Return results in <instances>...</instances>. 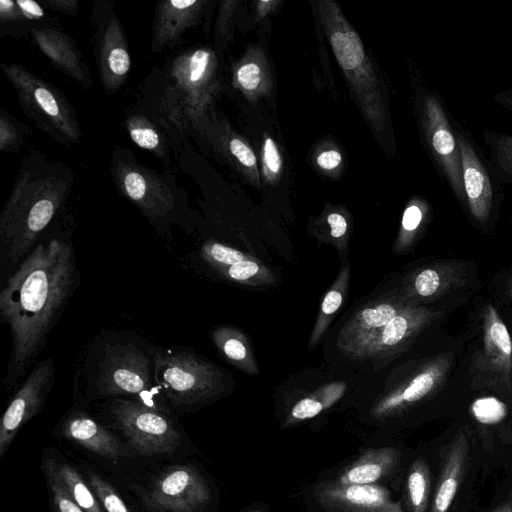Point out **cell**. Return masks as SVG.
<instances>
[{"label":"cell","instance_id":"6da1fadb","mask_svg":"<svg viewBox=\"0 0 512 512\" xmlns=\"http://www.w3.org/2000/svg\"><path fill=\"white\" fill-rule=\"evenodd\" d=\"M72 242L38 243L0 292V317L11 336L3 384L11 389L43 350L48 335L79 284Z\"/></svg>","mask_w":512,"mask_h":512},{"label":"cell","instance_id":"7a4b0ae2","mask_svg":"<svg viewBox=\"0 0 512 512\" xmlns=\"http://www.w3.org/2000/svg\"><path fill=\"white\" fill-rule=\"evenodd\" d=\"M71 170L34 153L23 159L13 189L0 215L1 252L20 265L38 244L72 187Z\"/></svg>","mask_w":512,"mask_h":512},{"label":"cell","instance_id":"3957f363","mask_svg":"<svg viewBox=\"0 0 512 512\" xmlns=\"http://www.w3.org/2000/svg\"><path fill=\"white\" fill-rule=\"evenodd\" d=\"M154 352L153 346L132 332L103 331L95 336L84 363L87 397L131 399L162 410Z\"/></svg>","mask_w":512,"mask_h":512},{"label":"cell","instance_id":"277c9868","mask_svg":"<svg viewBox=\"0 0 512 512\" xmlns=\"http://www.w3.org/2000/svg\"><path fill=\"white\" fill-rule=\"evenodd\" d=\"M153 362L160 394L174 408L192 409L225 391L223 370L188 348H155Z\"/></svg>","mask_w":512,"mask_h":512},{"label":"cell","instance_id":"5b68a950","mask_svg":"<svg viewBox=\"0 0 512 512\" xmlns=\"http://www.w3.org/2000/svg\"><path fill=\"white\" fill-rule=\"evenodd\" d=\"M461 154L465 214L479 230L489 232L497 223L504 191L494 167L472 133L452 119Z\"/></svg>","mask_w":512,"mask_h":512},{"label":"cell","instance_id":"8992f818","mask_svg":"<svg viewBox=\"0 0 512 512\" xmlns=\"http://www.w3.org/2000/svg\"><path fill=\"white\" fill-rule=\"evenodd\" d=\"M23 112L45 133L63 144L79 143L80 125L66 97L24 67L2 65Z\"/></svg>","mask_w":512,"mask_h":512},{"label":"cell","instance_id":"52a82bcc","mask_svg":"<svg viewBox=\"0 0 512 512\" xmlns=\"http://www.w3.org/2000/svg\"><path fill=\"white\" fill-rule=\"evenodd\" d=\"M418 96L420 125L428 153L438 174L464 211L462 162L452 123L454 116L438 93L420 88Z\"/></svg>","mask_w":512,"mask_h":512},{"label":"cell","instance_id":"ba28073f","mask_svg":"<svg viewBox=\"0 0 512 512\" xmlns=\"http://www.w3.org/2000/svg\"><path fill=\"white\" fill-rule=\"evenodd\" d=\"M108 410L138 454H169L180 444L179 430L161 409L131 399L116 398L109 403Z\"/></svg>","mask_w":512,"mask_h":512},{"label":"cell","instance_id":"9c48e42d","mask_svg":"<svg viewBox=\"0 0 512 512\" xmlns=\"http://www.w3.org/2000/svg\"><path fill=\"white\" fill-rule=\"evenodd\" d=\"M114 152L111 171L123 196L133 202L150 221L165 220L176 209V195L159 175L139 164L130 153Z\"/></svg>","mask_w":512,"mask_h":512},{"label":"cell","instance_id":"30bf717a","mask_svg":"<svg viewBox=\"0 0 512 512\" xmlns=\"http://www.w3.org/2000/svg\"><path fill=\"white\" fill-rule=\"evenodd\" d=\"M469 372L474 387L510 389L512 384V339L491 303L481 314V347L471 360Z\"/></svg>","mask_w":512,"mask_h":512},{"label":"cell","instance_id":"8fae6325","mask_svg":"<svg viewBox=\"0 0 512 512\" xmlns=\"http://www.w3.org/2000/svg\"><path fill=\"white\" fill-rule=\"evenodd\" d=\"M151 512H199L211 499L204 477L189 465L166 469L143 496Z\"/></svg>","mask_w":512,"mask_h":512},{"label":"cell","instance_id":"7c38bea8","mask_svg":"<svg viewBox=\"0 0 512 512\" xmlns=\"http://www.w3.org/2000/svg\"><path fill=\"white\" fill-rule=\"evenodd\" d=\"M95 59L101 84L107 94H114L126 81L131 59L122 25L114 11L105 6L93 9Z\"/></svg>","mask_w":512,"mask_h":512},{"label":"cell","instance_id":"4fadbf2b","mask_svg":"<svg viewBox=\"0 0 512 512\" xmlns=\"http://www.w3.org/2000/svg\"><path fill=\"white\" fill-rule=\"evenodd\" d=\"M55 383V365L51 358L37 363L10 400L0 424L2 458L18 430L43 406Z\"/></svg>","mask_w":512,"mask_h":512},{"label":"cell","instance_id":"5bb4252c","mask_svg":"<svg viewBox=\"0 0 512 512\" xmlns=\"http://www.w3.org/2000/svg\"><path fill=\"white\" fill-rule=\"evenodd\" d=\"M442 312L423 305H410L374 336L353 347L348 355L360 359H380L406 348Z\"/></svg>","mask_w":512,"mask_h":512},{"label":"cell","instance_id":"9a60e30c","mask_svg":"<svg viewBox=\"0 0 512 512\" xmlns=\"http://www.w3.org/2000/svg\"><path fill=\"white\" fill-rule=\"evenodd\" d=\"M452 359V353H442L423 363L374 403L372 415L375 418L393 416L436 393L447 379Z\"/></svg>","mask_w":512,"mask_h":512},{"label":"cell","instance_id":"2e32d148","mask_svg":"<svg viewBox=\"0 0 512 512\" xmlns=\"http://www.w3.org/2000/svg\"><path fill=\"white\" fill-rule=\"evenodd\" d=\"M467 267L460 261H438L411 271L398 294L412 305L434 301L465 284Z\"/></svg>","mask_w":512,"mask_h":512},{"label":"cell","instance_id":"e0dca14e","mask_svg":"<svg viewBox=\"0 0 512 512\" xmlns=\"http://www.w3.org/2000/svg\"><path fill=\"white\" fill-rule=\"evenodd\" d=\"M316 500L325 508L339 512H404L399 501L377 484L341 485L327 483L316 488Z\"/></svg>","mask_w":512,"mask_h":512},{"label":"cell","instance_id":"ac0fdd59","mask_svg":"<svg viewBox=\"0 0 512 512\" xmlns=\"http://www.w3.org/2000/svg\"><path fill=\"white\" fill-rule=\"evenodd\" d=\"M412 304L398 292L384 295L355 312L338 334V346L347 353L360 342L374 336L401 311Z\"/></svg>","mask_w":512,"mask_h":512},{"label":"cell","instance_id":"d6986e66","mask_svg":"<svg viewBox=\"0 0 512 512\" xmlns=\"http://www.w3.org/2000/svg\"><path fill=\"white\" fill-rule=\"evenodd\" d=\"M61 431L66 439L109 460H118L124 454L117 438L83 410L69 412Z\"/></svg>","mask_w":512,"mask_h":512},{"label":"cell","instance_id":"ffe728a7","mask_svg":"<svg viewBox=\"0 0 512 512\" xmlns=\"http://www.w3.org/2000/svg\"><path fill=\"white\" fill-rule=\"evenodd\" d=\"M31 34L39 49L56 67L84 87L91 85L89 69L67 35L50 27L34 28Z\"/></svg>","mask_w":512,"mask_h":512},{"label":"cell","instance_id":"44dd1931","mask_svg":"<svg viewBox=\"0 0 512 512\" xmlns=\"http://www.w3.org/2000/svg\"><path fill=\"white\" fill-rule=\"evenodd\" d=\"M468 454V435L462 427L445 455L430 512H448L463 477Z\"/></svg>","mask_w":512,"mask_h":512},{"label":"cell","instance_id":"7402d4cb","mask_svg":"<svg viewBox=\"0 0 512 512\" xmlns=\"http://www.w3.org/2000/svg\"><path fill=\"white\" fill-rule=\"evenodd\" d=\"M199 6L197 0L159 2L152 35L153 51H162L174 45L192 25Z\"/></svg>","mask_w":512,"mask_h":512},{"label":"cell","instance_id":"603a6c76","mask_svg":"<svg viewBox=\"0 0 512 512\" xmlns=\"http://www.w3.org/2000/svg\"><path fill=\"white\" fill-rule=\"evenodd\" d=\"M399 452L393 447L371 449L349 465L336 481L341 485L375 484L396 467Z\"/></svg>","mask_w":512,"mask_h":512},{"label":"cell","instance_id":"cb8c5ba5","mask_svg":"<svg viewBox=\"0 0 512 512\" xmlns=\"http://www.w3.org/2000/svg\"><path fill=\"white\" fill-rule=\"evenodd\" d=\"M217 350L232 365L248 374L259 372L252 348L245 335L231 326H219L212 332Z\"/></svg>","mask_w":512,"mask_h":512},{"label":"cell","instance_id":"d4e9b609","mask_svg":"<svg viewBox=\"0 0 512 512\" xmlns=\"http://www.w3.org/2000/svg\"><path fill=\"white\" fill-rule=\"evenodd\" d=\"M43 465L53 471L68 495L85 512H104L89 484L66 461L45 457Z\"/></svg>","mask_w":512,"mask_h":512},{"label":"cell","instance_id":"484cf974","mask_svg":"<svg viewBox=\"0 0 512 512\" xmlns=\"http://www.w3.org/2000/svg\"><path fill=\"white\" fill-rule=\"evenodd\" d=\"M349 283L350 264L348 263L341 268L336 280L328 289L321 302L318 317L309 339L310 348L318 345L336 313L341 308L348 294Z\"/></svg>","mask_w":512,"mask_h":512},{"label":"cell","instance_id":"4316f807","mask_svg":"<svg viewBox=\"0 0 512 512\" xmlns=\"http://www.w3.org/2000/svg\"><path fill=\"white\" fill-rule=\"evenodd\" d=\"M482 139L500 181L512 185V134L486 129Z\"/></svg>","mask_w":512,"mask_h":512},{"label":"cell","instance_id":"83f0119b","mask_svg":"<svg viewBox=\"0 0 512 512\" xmlns=\"http://www.w3.org/2000/svg\"><path fill=\"white\" fill-rule=\"evenodd\" d=\"M129 136L138 147L153 152L163 161L168 159V145L159 129L139 114H129L125 120Z\"/></svg>","mask_w":512,"mask_h":512},{"label":"cell","instance_id":"f1b7e54d","mask_svg":"<svg viewBox=\"0 0 512 512\" xmlns=\"http://www.w3.org/2000/svg\"><path fill=\"white\" fill-rule=\"evenodd\" d=\"M429 217L430 206L427 203L422 200L411 202L404 210L393 252L402 254L410 250Z\"/></svg>","mask_w":512,"mask_h":512},{"label":"cell","instance_id":"f546056e","mask_svg":"<svg viewBox=\"0 0 512 512\" xmlns=\"http://www.w3.org/2000/svg\"><path fill=\"white\" fill-rule=\"evenodd\" d=\"M430 484L427 463L422 459L415 460L408 471L406 481V497L410 512H426Z\"/></svg>","mask_w":512,"mask_h":512},{"label":"cell","instance_id":"4dcf8cb0","mask_svg":"<svg viewBox=\"0 0 512 512\" xmlns=\"http://www.w3.org/2000/svg\"><path fill=\"white\" fill-rule=\"evenodd\" d=\"M331 45L339 65L345 70H353L364 60L362 44L356 33L346 30L331 35Z\"/></svg>","mask_w":512,"mask_h":512},{"label":"cell","instance_id":"1f68e13d","mask_svg":"<svg viewBox=\"0 0 512 512\" xmlns=\"http://www.w3.org/2000/svg\"><path fill=\"white\" fill-rule=\"evenodd\" d=\"M227 279L241 284H266L275 280L272 272L260 262L245 259L231 266L218 270Z\"/></svg>","mask_w":512,"mask_h":512},{"label":"cell","instance_id":"d6a6232c","mask_svg":"<svg viewBox=\"0 0 512 512\" xmlns=\"http://www.w3.org/2000/svg\"><path fill=\"white\" fill-rule=\"evenodd\" d=\"M340 397L339 390L327 391L324 396H309L299 400L291 409L286 424L311 419L331 406Z\"/></svg>","mask_w":512,"mask_h":512},{"label":"cell","instance_id":"836d02e7","mask_svg":"<svg viewBox=\"0 0 512 512\" xmlns=\"http://www.w3.org/2000/svg\"><path fill=\"white\" fill-rule=\"evenodd\" d=\"M87 483L104 512H132L116 490L92 470L86 471Z\"/></svg>","mask_w":512,"mask_h":512},{"label":"cell","instance_id":"e575fe53","mask_svg":"<svg viewBox=\"0 0 512 512\" xmlns=\"http://www.w3.org/2000/svg\"><path fill=\"white\" fill-rule=\"evenodd\" d=\"M200 257L216 271L248 258L238 249L216 241H208L200 248Z\"/></svg>","mask_w":512,"mask_h":512},{"label":"cell","instance_id":"d590c367","mask_svg":"<svg viewBox=\"0 0 512 512\" xmlns=\"http://www.w3.org/2000/svg\"><path fill=\"white\" fill-rule=\"evenodd\" d=\"M42 468L52 494L53 505L57 512H85L68 495L53 471L45 465H42Z\"/></svg>","mask_w":512,"mask_h":512},{"label":"cell","instance_id":"8d00e7d4","mask_svg":"<svg viewBox=\"0 0 512 512\" xmlns=\"http://www.w3.org/2000/svg\"><path fill=\"white\" fill-rule=\"evenodd\" d=\"M472 412L478 422L495 424L505 417L506 407L498 399L482 398L473 403Z\"/></svg>","mask_w":512,"mask_h":512},{"label":"cell","instance_id":"74e56055","mask_svg":"<svg viewBox=\"0 0 512 512\" xmlns=\"http://www.w3.org/2000/svg\"><path fill=\"white\" fill-rule=\"evenodd\" d=\"M18 127L9 115L1 112L0 116V149L2 152L13 150L21 138Z\"/></svg>","mask_w":512,"mask_h":512},{"label":"cell","instance_id":"f35d334b","mask_svg":"<svg viewBox=\"0 0 512 512\" xmlns=\"http://www.w3.org/2000/svg\"><path fill=\"white\" fill-rule=\"evenodd\" d=\"M237 78L243 88L254 90L260 83V69L255 63H248L238 70Z\"/></svg>","mask_w":512,"mask_h":512},{"label":"cell","instance_id":"ab89813d","mask_svg":"<svg viewBox=\"0 0 512 512\" xmlns=\"http://www.w3.org/2000/svg\"><path fill=\"white\" fill-rule=\"evenodd\" d=\"M230 150L232 154L240 161L241 164L247 167H252L256 163V157L253 151L239 139H232L230 141Z\"/></svg>","mask_w":512,"mask_h":512},{"label":"cell","instance_id":"60d3db41","mask_svg":"<svg viewBox=\"0 0 512 512\" xmlns=\"http://www.w3.org/2000/svg\"><path fill=\"white\" fill-rule=\"evenodd\" d=\"M17 6L21 10L24 15L26 21H38L44 17L46 14L42 8V6L33 0H17Z\"/></svg>","mask_w":512,"mask_h":512},{"label":"cell","instance_id":"b9f144b4","mask_svg":"<svg viewBox=\"0 0 512 512\" xmlns=\"http://www.w3.org/2000/svg\"><path fill=\"white\" fill-rule=\"evenodd\" d=\"M264 161L271 172L277 173L281 167V159L274 141L267 138L264 144Z\"/></svg>","mask_w":512,"mask_h":512},{"label":"cell","instance_id":"7bdbcfd3","mask_svg":"<svg viewBox=\"0 0 512 512\" xmlns=\"http://www.w3.org/2000/svg\"><path fill=\"white\" fill-rule=\"evenodd\" d=\"M327 223L330 227V236L334 239H341L345 236L348 229L346 219L339 213H331L327 217Z\"/></svg>","mask_w":512,"mask_h":512},{"label":"cell","instance_id":"ee69618b","mask_svg":"<svg viewBox=\"0 0 512 512\" xmlns=\"http://www.w3.org/2000/svg\"><path fill=\"white\" fill-rule=\"evenodd\" d=\"M44 4L70 16L76 15L79 10V2L76 0H46Z\"/></svg>","mask_w":512,"mask_h":512},{"label":"cell","instance_id":"f6af8a7d","mask_svg":"<svg viewBox=\"0 0 512 512\" xmlns=\"http://www.w3.org/2000/svg\"><path fill=\"white\" fill-rule=\"evenodd\" d=\"M341 162V155L337 151H325L322 152L318 158L317 163L323 169H333L338 166Z\"/></svg>","mask_w":512,"mask_h":512},{"label":"cell","instance_id":"bcb514c9","mask_svg":"<svg viewBox=\"0 0 512 512\" xmlns=\"http://www.w3.org/2000/svg\"><path fill=\"white\" fill-rule=\"evenodd\" d=\"M493 99L501 107L512 112V87L496 93Z\"/></svg>","mask_w":512,"mask_h":512},{"label":"cell","instance_id":"7dc6e473","mask_svg":"<svg viewBox=\"0 0 512 512\" xmlns=\"http://www.w3.org/2000/svg\"><path fill=\"white\" fill-rule=\"evenodd\" d=\"M491 512H512V503L500 505Z\"/></svg>","mask_w":512,"mask_h":512},{"label":"cell","instance_id":"c3c4849f","mask_svg":"<svg viewBox=\"0 0 512 512\" xmlns=\"http://www.w3.org/2000/svg\"><path fill=\"white\" fill-rule=\"evenodd\" d=\"M506 295L512 300V279L507 282Z\"/></svg>","mask_w":512,"mask_h":512},{"label":"cell","instance_id":"681fc988","mask_svg":"<svg viewBox=\"0 0 512 512\" xmlns=\"http://www.w3.org/2000/svg\"><path fill=\"white\" fill-rule=\"evenodd\" d=\"M246 512H262V511L259 510V509H254V510H249V511H246Z\"/></svg>","mask_w":512,"mask_h":512}]
</instances>
